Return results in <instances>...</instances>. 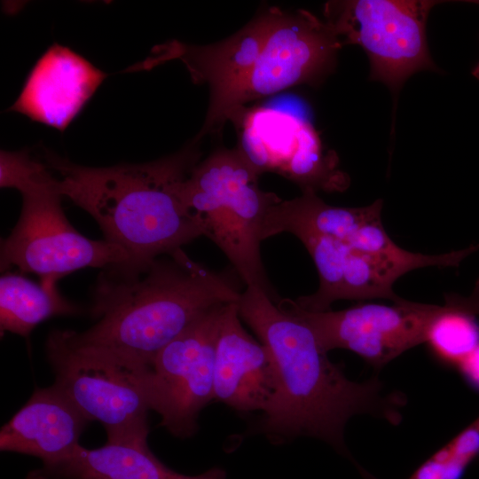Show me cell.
I'll use <instances>...</instances> for the list:
<instances>
[{"label": "cell", "instance_id": "6da1fadb", "mask_svg": "<svg viewBox=\"0 0 479 479\" xmlns=\"http://www.w3.org/2000/svg\"><path fill=\"white\" fill-rule=\"evenodd\" d=\"M238 309L267 348L277 373V390L262 413L260 433L273 444L301 436L322 440L352 461L364 479H376L354 460L344 442V428L351 417L362 413L397 424L404 395H382L376 377L363 383L349 380L330 361L312 330L263 290L246 287Z\"/></svg>", "mask_w": 479, "mask_h": 479}, {"label": "cell", "instance_id": "7a4b0ae2", "mask_svg": "<svg viewBox=\"0 0 479 479\" xmlns=\"http://www.w3.org/2000/svg\"><path fill=\"white\" fill-rule=\"evenodd\" d=\"M237 277L192 259L183 248L147 262L102 269L91 289L96 323L72 331L80 343L151 365L156 354L216 306L238 302Z\"/></svg>", "mask_w": 479, "mask_h": 479}, {"label": "cell", "instance_id": "3957f363", "mask_svg": "<svg viewBox=\"0 0 479 479\" xmlns=\"http://www.w3.org/2000/svg\"><path fill=\"white\" fill-rule=\"evenodd\" d=\"M200 157L193 140L178 153L137 164L87 167L46 152L42 159L55 190L90 215L106 240L142 263L205 236L201 218L180 196Z\"/></svg>", "mask_w": 479, "mask_h": 479}, {"label": "cell", "instance_id": "277c9868", "mask_svg": "<svg viewBox=\"0 0 479 479\" xmlns=\"http://www.w3.org/2000/svg\"><path fill=\"white\" fill-rule=\"evenodd\" d=\"M259 176L237 147L217 149L191 169L180 196L201 218L205 237L226 255L246 287H258L278 302L260 246L265 217L282 199L263 191Z\"/></svg>", "mask_w": 479, "mask_h": 479}, {"label": "cell", "instance_id": "5b68a950", "mask_svg": "<svg viewBox=\"0 0 479 479\" xmlns=\"http://www.w3.org/2000/svg\"><path fill=\"white\" fill-rule=\"evenodd\" d=\"M383 200L365 206L360 221L344 236L334 238L310 232L295 235L311 256L319 279L318 290L300 296L296 304L309 311H326L341 299L384 298L393 302L402 298L394 283L415 269L453 266L469 253L466 250L441 255L407 251L388 235L382 221Z\"/></svg>", "mask_w": 479, "mask_h": 479}, {"label": "cell", "instance_id": "8992f818", "mask_svg": "<svg viewBox=\"0 0 479 479\" xmlns=\"http://www.w3.org/2000/svg\"><path fill=\"white\" fill-rule=\"evenodd\" d=\"M47 360L62 389L107 443H147L151 365L103 348L78 342L72 330H53Z\"/></svg>", "mask_w": 479, "mask_h": 479}, {"label": "cell", "instance_id": "52a82bcc", "mask_svg": "<svg viewBox=\"0 0 479 479\" xmlns=\"http://www.w3.org/2000/svg\"><path fill=\"white\" fill-rule=\"evenodd\" d=\"M343 46L323 20L306 10L282 11L255 63L213 108L194 140L238 121L245 105L302 83H317L334 68Z\"/></svg>", "mask_w": 479, "mask_h": 479}, {"label": "cell", "instance_id": "ba28073f", "mask_svg": "<svg viewBox=\"0 0 479 479\" xmlns=\"http://www.w3.org/2000/svg\"><path fill=\"white\" fill-rule=\"evenodd\" d=\"M434 0H344L325 4V21L343 45L360 46L368 57L369 80L397 98L417 72L440 70L430 55L427 20Z\"/></svg>", "mask_w": 479, "mask_h": 479}, {"label": "cell", "instance_id": "9c48e42d", "mask_svg": "<svg viewBox=\"0 0 479 479\" xmlns=\"http://www.w3.org/2000/svg\"><path fill=\"white\" fill-rule=\"evenodd\" d=\"M20 193L19 219L11 233L1 240L2 272L15 266L24 273L61 279L80 269H105L130 260L119 246L105 239H89L71 224L51 172Z\"/></svg>", "mask_w": 479, "mask_h": 479}, {"label": "cell", "instance_id": "30bf717a", "mask_svg": "<svg viewBox=\"0 0 479 479\" xmlns=\"http://www.w3.org/2000/svg\"><path fill=\"white\" fill-rule=\"evenodd\" d=\"M279 308L302 320L326 352L346 349L375 368L428 341L435 322L447 310L444 305L401 299L391 306L364 303L341 310L309 311L284 298Z\"/></svg>", "mask_w": 479, "mask_h": 479}, {"label": "cell", "instance_id": "8fae6325", "mask_svg": "<svg viewBox=\"0 0 479 479\" xmlns=\"http://www.w3.org/2000/svg\"><path fill=\"white\" fill-rule=\"evenodd\" d=\"M227 304L216 306L199 318L152 362L151 407L160 414V425L175 437L192 436L199 428L200 412L215 399L216 346Z\"/></svg>", "mask_w": 479, "mask_h": 479}, {"label": "cell", "instance_id": "7c38bea8", "mask_svg": "<svg viewBox=\"0 0 479 479\" xmlns=\"http://www.w3.org/2000/svg\"><path fill=\"white\" fill-rule=\"evenodd\" d=\"M237 148L259 174L279 173L302 192L343 191L349 185L338 159L326 152L313 126L302 118L263 111L247 120Z\"/></svg>", "mask_w": 479, "mask_h": 479}, {"label": "cell", "instance_id": "4fadbf2b", "mask_svg": "<svg viewBox=\"0 0 479 479\" xmlns=\"http://www.w3.org/2000/svg\"><path fill=\"white\" fill-rule=\"evenodd\" d=\"M238 302L221 316L216 346L215 399L239 412H262L277 390V373L267 348L243 327Z\"/></svg>", "mask_w": 479, "mask_h": 479}, {"label": "cell", "instance_id": "5bb4252c", "mask_svg": "<svg viewBox=\"0 0 479 479\" xmlns=\"http://www.w3.org/2000/svg\"><path fill=\"white\" fill-rule=\"evenodd\" d=\"M106 75L69 48L55 43L34 66L10 110L63 131Z\"/></svg>", "mask_w": 479, "mask_h": 479}, {"label": "cell", "instance_id": "9a60e30c", "mask_svg": "<svg viewBox=\"0 0 479 479\" xmlns=\"http://www.w3.org/2000/svg\"><path fill=\"white\" fill-rule=\"evenodd\" d=\"M281 12L271 7L232 36L209 45L168 43L155 48L137 70L179 59L194 82L208 84V109L213 108L249 71Z\"/></svg>", "mask_w": 479, "mask_h": 479}, {"label": "cell", "instance_id": "2e32d148", "mask_svg": "<svg viewBox=\"0 0 479 479\" xmlns=\"http://www.w3.org/2000/svg\"><path fill=\"white\" fill-rule=\"evenodd\" d=\"M90 421L54 383L34 390L0 430L2 452L41 459L43 464L74 451Z\"/></svg>", "mask_w": 479, "mask_h": 479}, {"label": "cell", "instance_id": "e0dca14e", "mask_svg": "<svg viewBox=\"0 0 479 479\" xmlns=\"http://www.w3.org/2000/svg\"><path fill=\"white\" fill-rule=\"evenodd\" d=\"M221 467L197 475L164 465L147 443H106L96 449L78 445L66 456L30 471L26 479H226Z\"/></svg>", "mask_w": 479, "mask_h": 479}, {"label": "cell", "instance_id": "ac0fdd59", "mask_svg": "<svg viewBox=\"0 0 479 479\" xmlns=\"http://www.w3.org/2000/svg\"><path fill=\"white\" fill-rule=\"evenodd\" d=\"M56 276L35 282L23 275L4 272L0 279V330L27 338L34 328L55 316L75 315L80 308L58 290Z\"/></svg>", "mask_w": 479, "mask_h": 479}, {"label": "cell", "instance_id": "d6986e66", "mask_svg": "<svg viewBox=\"0 0 479 479\" xmlns=\"http://www.w3.org/2000/svg\"><path fill=\"white\" fill-rule=\"evenodd\" d=\"M448 309L435 322L428 337L444 362L459 365L479 346V300L447 296Z\"/></svg>", "mask_w": 479, "mask_h": 479}, {"label": "cell", "instance_id": "ffe728a7", "mask_svg": "<svg viewBox=\"0 0 479 479\" xmlns=\"http://www.w3.org/2000/svg\"><path fill=\"white\" fill-rule=\"evenodd\" d=\"M479 456V417L423 461L408 479H462Z\"/></svg>", "mask_w": 479, "mask_h": 479}, {"label": "cell", "instance_id": "44dd1931", "mask_svg": "<svg viewBox=\"0 0 479 479\" xmlns=\"http://www.w3.org/2000/svg\"><path fill=\"white\" fill-rule=\"evenodd\" d=\"M458 367L466 380L474 388L479 389V346Z\"/></svg>", "mask_w": 479, "mask_h": 479}, {"label": "cell", "instance_id": "7402d4cb", "mask_svg": "<svg viewBox=\"0 0 479 479\" xmlns=\"http://www.w3.org/2000/svg\"><path fill=\"white\" fill-rule=\"evenodd\" d=\"M474 75L479 77V62L478 64L476 65L475 70H474Z\"/></svg>", "mask_w": 479, "mask_h": 479}, {"label": "cell", "instance_id": "603a6c76", "mask_svg": "<svg viewBox=\"0 0 479 479\" xmlns=\"http://www.w3.org/2000/svg\"><path fill=\"white\" fill-rule=\"evenodd\" d=\"M470 3H475L479 4V1H469Z\"/></svg>", "mask_w": 479, "mask_h": 479}]
</instances>
